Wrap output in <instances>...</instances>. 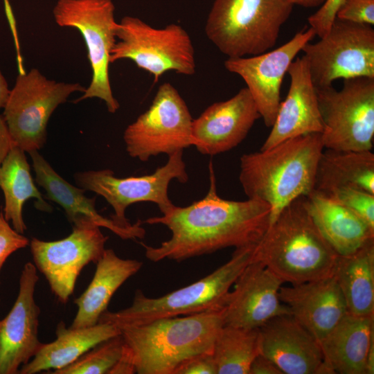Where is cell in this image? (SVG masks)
<instances>
[{
	"label": "cell",
	"instance_id": "obj_25",
	"mask_svg": "<svg viewBox=\"0 0 374 374\" xmlns=\"http://www.w3.org/2000/svg\"><path fill=\"white\" fill-rule=\"evenodd\" d=\"M306 200L313 221L339 256L352 253L374 240L373 227L324 194L313 190Z\"/></svg>",
	"mask_w": 374,
	"mask_h": 374
},
{
	"label": "cell",
	"instance_id": "obj_31",
	"mask_svg": "<svg viewBox=\"0 0 374 374\" xmlns=\"http://www.w3.org/2000/svg\"><path fill=\"white\" fill-rule=\"evenodd\" d=\"M123 348L121 334L96 345L69 365L53 374H109L120 359Z\"/></svg>",
	"mask_w": 374,
	"mask_h": 374
},
{
	"label": "cell",
	"instance_id": "obj_23",
	"mask_svg": "<svg viewBox=\"0 0 374 374\" xmlns=\"http://www.w3.org/2000/svg\"><path fill=\"white\" fill-rule=\"evenodd\" d=\"M374 317L349 312L319 342L327 374H366L369 347L374 340Z\"/></svg>",
	"mask_w": 374,
	"mask_h": 374
},
{
	"label": "cell",
	"instance_id": "obj_37",
	"mask_svg": "<svg viewBox=\"0 0 374 374\" xmlns=\"http://www.w3.org/2000/svg\"><path fill=\"white\" fill-rule=\"evenodd\" d=\"M249 374H283L269 358L259 353L251 364Z\"/></svg>",
	"mask_w": 374,
	"mask_h": 374
},
{
	"label": "cell",
	"instance_id": "obj_20",
	"mask_svg": "<svg viewBox=\"0 0 374 374\" xmlns=\"http://www.w3.org/2000/svg\"><path fill=\"white\" fill-rule=\"evenodd\" d=\"M280 301L290 314L319 342L348 313L343 294L333 275L280 287Z\"/></svg>",
	"mask_w": 374,
	"mask_h": 374
},
{
	"label": "cell",
	"instance_id": "obj_36",
	"mask_svg": "<svg viewBox=\"0 0 374 374\" xmlns=\"http://www.w3.org/2000/svg\"><path fill=\"white\" fill-rule=\"evenodd\" d=\"M174 374H217L216 365L212 353H205L192 357L180 365Z\"/></svg>",
	"mask_w": 374,
	"mask_h": 374
},
{
	"label": "cell",
	"instance_id": "obj_3",
	"mask_svg": "<svg viewBox=\"0 0 374 374\" xmlns=\"http://www.w3.org/2000/svg\"><path fill=\"white\" fill-rule=\"evenodd\" d=\"M222 309L161 318L119 328L136 373L174 374L195 356L212 353L224 326Z\"/></svg>",
	"mask_w": 374,
	"mask_h": 374
},
{
	"label": "cell",
	"instance_id": "obj_13",
	"mask_svg": "<svg viewBox=\"0 0 374 374\" xmlns=\"http://www.w3.org/2000/svg\"><path fill=\"white\" fill-rule=\"evenodd\" d=\"M183 151L168 155L167 163L151 175L118 178L112 170L103 169L77 172L74 180L79 188L104 197L114 211L110 218L119 226L130 227L133 224L126 218L125 211L131 204L153 202L162 214L175 206L168 197L169 184L173 179L181 183L188 180Z\"/></svg>",
	"mask_w": 374,
	"mask_h": 374
},
{
	"label": "cell",
	"instance_id": "obj_27",
	"mask_svg": "<svg viewBox=\"0 0 374 374\" xmlns=\"http://www.w3.org/2000/svg\"><path fill=\"white\" fill-rule=\"evenodd\" d=\"M25 152L15 146L0 165V188L5 202L3 214L6 220L11 222L12 227L22 234L26 230L22 210L28 199H35L37 210L49 213L53 211L35 184Z\"/></svg>",
	"mask_w": 374,
	"mask_h": 374
},
{
	"label": "cell",
	"instance_id": "obj_7",
	"mask_svg": "<svg viewBox=\"0 0 374 374\" xmlns=\"http://www.w3.org/2000/svg\"><path fill=\"white\" fill-rule=\"evenodd\" d=\"M114 12L112 0H58L53 9L56 24L77 29L87 49L91 79L74 103L97 98L105 102L112 114L120 107L112 93L109 73L111 52L117 41Z\"/></svg>",
	"mask_w": 374,
	"mask_h": 374
},
{
	"label": "cell",
	"instance_id": "obj_15",
	"mask_svg": "<svg viewBox=\"0 0 374 374\" xmlns=\"http://www.w3.org/2000/svg\"><path fill=\"white\" fill-rule=\"evenodd\" d=\"M315 35L310 28L271 51L251 57H228L224 61L227 71L244 80L267 127L275 121L280 103L281 84L290 64Z\"/></svg>",
	"mask_w": 374,
	"mask_h": 374
},
{
	"label": "cell",
	"instance_id": "obj_28",
	"mask_svg": "<svg viewBox=\"0 0 374 374\" xmlns=\"http://www.w3.org/2000/svg\"><path fill=\"white\" fill-rule=\"evenodd\" d=\"M333 276L348 312L374 317V240L352 253L339 256Z\"/></svg>",
	"mask_w": 374,
	"mask_h": 374
},
{
	"label": "cell",
	"instance_id": "obj_4",
	"mask_svg": "<svg viewBox=\"0 0 374 374\" xmlns=\"http://www.w3.org/2000/svg\"><path fill=\"white\" fill-rule=\"evenodd\" d=\"M339 255L324 238L305 196L285 206L255 245L253 260L292 285L333 275Z\"/></svg>",
	"mask_w": 374,
	"mask_h": 374
},
{
	"label": "cell",
	"instance_id": "obj_29",
	"mask_svg": "<svg viewBox=\"0 0 374 374\" xmlns=\"http://www.w3.org/2000/svg\"><path fill=\"white\" fill-rule=\"evenodd\" d=\"M343 186L374 194V154L371 151L323 150L314 190L325 192Z\"/></svg>",
	"mask_w": 374,
	"mask_h": 374
},
{
	"label": "cell",
	"instance_id": "obj_12",
	"mask_svg": "<svg viewBox=\"0 0 374 374\" xmlns=\"http://www.w3.org/2000/svg\"><path fill=\"white\" fill-rule=\"evenodd\" d=\"M193 121L188 107L170 83L161 84L149 108L125 130L128 154L141 161L193 145Z\"/></svg>",
	"mask_w": 374,
	"mask_h": 374
},
{
	"label": "cell",
	"instance_id": "obj_39",
	"mask_svg": "<svg viewBox=\"0 0 374 374\" xmlns=\"http://www.w3.org/2000/svg\"><path fill=\"white\" fill-rule=\"evenodd\" d=\"M10 90L7 81L0 70V109L4 107Z\"/></svg>",
	"mask_w": 374,
	"mask_h": 374
},
{
	"label": "cell",
	"instance_id": "obj_2",
	"mask_svg": "<svg viewBox=\"0 0 374 374\" xmlns=\"http://www.w3.org/2000/svg\"><path fill=\"white\" fill-rule=\"evenodd\" d=\"M323 149L321 134L311 133L242 155L240 182L249 199L269 205V225L290 203L314 190Z\"/></svg>",
	"mask_w": 374,
	"mask_h": 374
},
{
	"label": "cell",
	"instance_id": "obj_26",
	"mask_svg": "<svg viewBox=\"0 0 374 374\" xmlns=\"http://www.w3.org/2000/svg\"><path fill=\"white\" fill-rule=\"evenodd\" d=\"M56 339L42 344L34 357L19 371L20 374H35L42 371L61 369L75 362L89 349L112 337L121 334L115 326L98 322L94 326L71 328L60 322Z\"/></svg>",
	"mask_w": 374,
	"mask_h": 374
},
{
	"label": "cell",
	"instance_id": "obj_8",
	"mask_svg": "<svg viewBox=\"0 0 374 374\" xmlns=\"http://www.w3.org/2000/svg\"><path fill=\"white\" fill-rule=\"evenodd\" d=\"M116 37L110 63L130 60L139 69L150 73L154 82L169 71L185 75L195 73L193 42L179 24H170L157 28L139 17L125 16L118 22Z\"/></svg>",
	"mask_w": 374,
	"mask_h": 374
},
{
	"label": "cell",
	"instance_id": "obj_19",
	"mask_svg": "<svg viewBox=\"0 0 374 374\" xmlns=\"http://www.w3.org/2000/svg\"><path fill=\"white\" fill-rule=\"evenodd\" d=\"M260 353L283 374L326 373L319 342L291 314L275 317L259 328Z\"/></svg>",
	"mask_w": 374,
	"mask_h": 374
},
{
	"label": "cell",
	"instance_id": "obj_10",
	"mask_svg": "<svg viewBox=\"0 0 374 374\" xmlns=\"http://www.w3.org/2000/svg\"><path fill=\"white\" fill-rule=\"evenodd\" d=\"M85 89L80 83L48 79L37 69L21 71L3 108V116L15 145L26 152L41 149L53 112L70 95L83 93Z\"/></svg>",
	"mask_w": 374,
	"mask_h": 374
},
{
	"label": "cell",
	"instance_id": "obj_18",
	"mask_svg": "<svg viewBox=\"0 0 374 374\" xmlns=\"http://www.w3.org/2000/svg\"><path fill=\"white\" fill-rule=\"evenodd\" d=\"M261 118L247 87L229 99L214 103L193 121V145L204 155H216L239 145Z\"/></svg>",
	"mask_w": 374,
	"mask_h": 374
},
{
	"label": "cell",
	"instance_id": "obj_40",
	"mask_svg": "<svg viewBox=\"0 0 374 374\" xmlns=\"http://www.w3.org/2000/svg\"><path fill=\"white\" fill-rule=\"evenodd\" d=\"M290 4L304 8H314L322 6L326 0H285Z\"/></svg>",
	"mask_w": 374,
	"mask_h": 374
},
{
	"label": "cell",
	"instance_id": "obj_34",
	"mask_svg": "<svg viewBox=\"0 0 374 374\" xmlns=\"http://www.w3.org/2000/svg\"><path fill=\"white\" fill-rule=\"evenodd\" d=\"M29 244V240L11 226L3 213L0 212V273L8 258Z\"/></svg>",
	"mask_w": 374,
	"mask_h": 374
},
{
	"label": "cell",
	"instance_id": "obj_6",
	"mask_svg": "<svg viewBox=\"0 0 374 374\" xmlns=\"http://www.w3.org/2000/svg\"><path fill=\"white\" fill-rule=\"evenodd\" d=\"M293 7L285 0H215L205 33L228 57L259 55L275 46Z\"/></svg>",
	"mask_w": 374,
	"mask_h": 374
},
{
	"label": "cell",
	"instance_id": "obj_16",
	"mask_svg": "<svg viewBox=\"0 0 374 374\" xmlns=\"http://www.w3.org/2000/svg\"><path fill=\"white\" fill-rule=\"evenodd\" d=\"M283 283L263 263L252 260L227 296L222 309L224 326L259 328L275 317L290 314L279 298Z\"/></svg>",
	"mask_w": 374,
	"mask_h": 374
},
{
	"label": "cell",
	"instance_id": "obj_32",
	"mask_svg": "<svg viewBox=\"0 0 374 374\" xmlns=\"http://www.w3.org/2000/svg\"><path fill=\"white\" fill-rule=\"evenodd\" d=\"M320 193L350 209L374 228V194L348 186L333 188Z\"/></svg>",
	"mask_w": 374,
	"mask_h": 374
},
{
	"label": "cell",
	"instance_id": "obj_5",
	"mask_svg": "<svg viewBox=\"0 0 374 374\" xmlns=\"http://www.w3.org/2000/svg\"><path fill=\"white\" fill-rule=\"evenodd\" d=\"M256 244L236 248L231 258L211 274L162 296L148 297L137 290L130 307L116 312L106 310L98 322L111 323L119 329L161 318L222 309L231 286L252 261Z\"/></svg>",
	"mask_w": 374,
	"mask_h": 374
},
{
	"label": "cell",
	"instance_id": "obj_24",
	"mask_svg": "<svg viewBox=\"0 0 374 374\" xmlns=\"http://www.w3.org/2000/svg\"><path fill=\"white\" fill-rule=\"evenodd\" d=\"M142 266L141 261L121 258L113 249H105L96 262L91 283L74 301L78 311L70 328H85L98 323L100 316L107 310L112 296Z\"/></svg>",
	"mask_w": 374,
	"mask_h": 374
},
{
	"label": "cell",
	"instance_id": "obj_33",
	"mask_svg": "<svg viewBox=\"0 0 374 374\" xmlns=\"http://www.w3.org/2000/svg\"><path fill=\"white\" fill-rule=\"evenodd\" d=\"M336 18L353 23L374 24V0H344Z\"/></svg>",
	"mask_w": 374,
	"mask_h": 374
},
{
	"label": "cell",
	"instance_id": "obj_30",
	"mask_svg": "<svg viewBox=\"0 0 374 374\" xmlns=\"http://www.w3.org/2000/svg\"><path fill=\"white\" fill-rule=\"evenodd\" d=\"M259 353V328L229 326L220 330L212 352L217 374H249Z\"/></svg>",
	"mask_w": 374,
	"mask_h": 374
},
{
	"label": "cell",
	"instance_id": "obj_9",
	"mask_svg": "<svg viewBox=\"0 0 374 374\" xmlns=\"http://www.w3.org/2000/svg\"><path fill=\"white\" fill-rule=\"evenodd\" d=\"M316 88V87H315ZM325 149L371 151L374 137V78L344 80L341 89L316 88Z\"/></svg>",
	"mask_w": 374,
	"mask_h": 374
},
{
	"label": "cell",
	"instance_id": "obj_35",
	"mask_svg": "<svg viewBox=\"0 0 374 374\" xmlns=\"http://www.w3.org/2000/svg\"><path fill=\"white\" fill-rule=\"evenodd\" d=\"M344 0H326L314 14L308 18L310 28L320 38L329 31L336 13Z\"/></svg>",
	"mask_w": 374,
	"mask_h": 374
},
{
	"label": "cell",
	"instance_id": "obj_21",
	"mask_svg": "<svg viewBox=\"0 0 374 374\" xmlns=\"http://www.w3.org/2000/svg\"><path fill=\"white\" fill-rule=\"evenodd\" d=\"M287 73L291 79L288 93L280 103L271 132L260 150L269 149L290 138L321 134L323 131L316 88L304 56L294 60Z\"/></svg>",
	"mask_w": 374,
	"mask_h": 374
},
{
	"label": "cell",
	"instance_id": "obj_38",
	"mask_svg": "<svg viewBox=\"0 0 374 374\" xmlns=\"http://www.w3.org/2000/svg\"><path fill=\"white\" fill-rule=\"evenodd\" d=\"M15 146L17 145L11 136L4 118L0 114V165Z\"/></svg>",
	"mask_w": 374,
	"mask_h": 374
},
{
	"label": "cell",
	"instance_id": "obj_1",
	"mask_svg": "<svg viewBox=\"0 0 374 374\" xmlns=\"http://www.w3.org/2000/svg\"><path fill=\"white\" fill-rule=\"evenodd\" d=\"M209 170L210 186L204 197L185 207L175 205L161 216L142 222L164 225L172 233L170 238L159 247L142 243L145 257L150 261L181 262L228 247L253 245L267 231L269 205L253 199L233 201L220 197L211 163Z\"/></svg>",
	"mask_w": 374,
	"mask_h": 374
},
{
	"label": "cell",
	"instance_id": "obj_14",
	"mask_svg": "<svg viewBox=\"0 0 374 374\" xmlns=\"http://www.w3.org/2000/svg\"><path fill=\"white\" fill-rule=\"evenodd\" d=\"M72 224L71 233L63 239L44 241L33 238L29 244L36 268L62 303L73 294L82 269L100 258L108 240L88 217H78Z\"/></svg>",
	"mask_w": 374,
	"mask_h": 374
},
{
	"label": "cell",
	"instance_id": "obj_22",
	"mask_svg": "<svg viewBox=\"0 0 374 374\" xmlns=\"http://www.w3.org/2000/svg\"><path fill=\"white\" fill-rule=\"evenodd\" d=\"M28 153L32 159L36 183L44 189L48 199L64 209L71 223L78 217L86 216L100 227L110 230L122 239H143L145 237V230L141 226L142 221L138 220L132 226L123 227L112 219L101 215L96 209L95 197H86L84 189L74 186L63 179L38 150Z\"/></svg>",
	"mask_w": 374,
	"mask_h": 374
},
{
	"label": "cell",
	"instance_id": "obj_11",
	"mask_svg": "<svg viewBox=\"0 0 374 374\" xmlns=\"http://www.w3.org/2000/svg\"><path fill=\"white\" fill-rule=\"evenodd\" d=\"M316 88L337 79L374 78V29L365 24L335 18L329 31L302 48Z\"/></svg>",
	"mask_w": 374,
	"mask_h": 374
},
{
	"label": "cell",
	"instance_id": "obj_41",
	"mask_svg": "<svg viewBox=\"0 0 374 374\" xmlns=\"http://www.w3.org/2000/svg\"><path fill=\"white\" fill-rule=\"evenodd\" d=\"M374 373V340L371 342L369 347L366 362V374Z\"/></svg>",
	"mask_w": 374,
	"mask_h": 374
},
{
	"label": "cell",
	"instance_id": "obj_17",
	"mask_svg": "<svg viewBox=\"0 0 374 374\" xmlns=\"http://www.w3.org/2000/svg\"><path fill=\"white\" fill-rule=\"evenodd\" d=\"M38 280L35 264L26 262L19 277L15 302L0 320V374L19 373L42 344L38 339L40 310L34 298Z\"/></svg>",
	"mask_w": 374,
	"mask_h": 374
}]
</instances>
